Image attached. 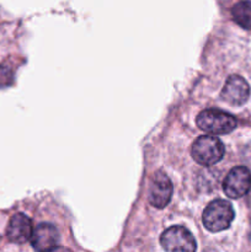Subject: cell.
<instances>
[{
	"label": "cell",
	"instance_id": "obj_11",
	"mask_svg": "<svg viewBox=\"0 0 251 252\" xmlns=\"http://www.w3.org/2000/svg\"><path fill=\"white\" fill-rule=\"evenodd\" d=\"M12 73L5 66H0V86L7 85L11 83Z\"/></svg>",
	"mask_w": 251,
	"mask_h": 252
},
{
	"label": "cell",
	"instance_id": "obj_9",
	"mask_svg": "<svg viewBox=\"0 0 251 252\" xmlns=\"http://www.w3.org/2000/svg\"><path fill=\"white\" fill-rule=\"evenodd\" d=\"M58 241V230L56 226L48 223H42L37 225L31 236V244L37 251L56 250Z\"/></svg>",
	"mask_w": 251,
	"mask_h": 252
},
{
	"label": "cell",
	"instance_id": "obj_6",
	"mask_svg": "<svg viewBox=\"0 0 251 252\" xmlns=\"http://www.w3.org/2000/svg\"><path fill=\"white\" fill-rule=\"evenodd\" d=\"M250 97V86L248 81L239 75L229 76L221 90V98L229 105L241 106Z\"/></svg>",
	"mask_w": 251,
	"mask_h": 252
},
{
	"label": "cell",
	"instance_id": "obj_7",
	"mask_svg": "<svg viewBox=\"0 0 251 252\" xmlns=\"http://www.w3.org/2000/svg\"><path fill=\"white\" fill-rule=\"evenodd\" d=\"M172 184L169 177L162 172H157L153 176L149 187L150 204L155 208H164L167 206L172 196Z\"/></svg>",
	"mask_w": 251,
	"mask_h": 252
},
{
	"label": "cell",
	"instance_id": "obj_5",
	"mask_svg": "<svg viewBox=\"0 0 251 252\" xmlns=\"http://www.w3.org/2000/svg\"><path fill=\"white\" fill-rule=\"evenodd\" d=\"M251 189V172L245 166H236L229 171L223 184L225 194L230 198H240Z\"/></svg>",
	"mask_w": 251,
	"mask_h": 252
},
{
	"label": "cell",
	"instance_id": "obj_3",
	"mask_svg": "<svg viewBox=\"0 0 251 252\" xmlns=\"http://www.w3.org/2000/svg\"><path fill=\"white\" fill-rule=\"evenodd\" d=\"M224 145L214 135H201L192 145V158L203 166H212L224 157Z\"/></svg>",
	"mask_w": 251,
	"mask_h": 252
},
{
	"label": "cell",
	"instance_id": "obj_2",
	"mask_svg": "<svg viewBox=\"0 0 251 252\" xmlns=\"http://www.w3.org/2000/svg\"><path fill=\"white\" fill-rule=\"evenodd\" d=\"M233 206L224 199H216L206 207L203 212V225L212 233H219L230 226L234 220Z\"/></svg>",
	"mask_w": 251,
	"mask_h": 252
},
{
	"label": "cell",
	"instance_id": "obj_4",
	"mask_svg": "<svg viewBox=\"0 0 251 252\" xmlns=\"http://www.w3.org/2000/svg\"><path fill=\"white\" fill-rule=\"evenodd\" d=\"M162 249L170 252H192L196 250V240L184 226L175 225L166 229L160 236Z\"/></svg>",
	"mask_w": 251,
	"mask_h": 252
},
{
	"label": "cell",
	"instance_id": "obj_1",
	"mask_svg": "<svg viewBox=\"0 0 251 252\" xmlns=\"http://www.w3.org/2000/svg\"><path fill=\"white\" fill-rule=\"evenodd\" d=\"M196 122L199 129L209 134H228L233 132L238 125L234 116L217 108L202 111L197 116Z\"/></svg>",
	"mask_w": 251,
	"mask_h": 252
},
{
	"label": "cell",
	"instance_id": "obj_10",
	"mask_svg": "<svg viewBox=\"0 0 251 252\" xmlns=\"http://www.w3.org/2000/svg\"><path fill=\"white\" fill-rule=\"evenodd\" d=\"M234 21L246 30H251V1H240L231 10Z\"/></svg>",
	"mask_w": 251,
	"mask_h": 252
},
{
	"label": "cell",
	"instance_id": "obj_8",
	"mask_svg": "<svg viewBox=\"0 0 251 252\" xmlns=\"http://www.w3.org/2000/svg\"><path fill=\"white\" fill-rule=\"evenodd\" d=\"M33 228L31 219L22 213H16L10 219L6 229V235L11 243L24 244L31 240Z\"/></svg>",
	"mask_w": 251,
	"mask_h": 252
}]
</instances>
